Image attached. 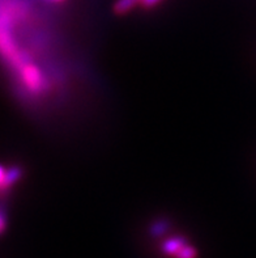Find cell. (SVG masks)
Here are the masks:
<instances>
[{
    "mask_svg": "<svg viewBox=\"0 0 256 258\" xmlns=\"http://www.w3.org/2000/svg\"><path fill=\"white\" fill-rule=\"evenodd\" d=\"M16 72L23 88L32 97L43 96L46 91L49 89V82H47L45 74L34 62L26 63Z\"/></svg>",
    "mask_w": 256,
    "mask_h": 258,
    "instance_id": "cell-1",
    "label": "cell"
},
{
    "mask_svg": "<svg viewBox=\"0 0 256 258\" xmlns=\"http://www.w3.org/2000/svg\"><path fill=\"white\" fill-rule=\"evenodd\" d=\"M21 177H23V169L20 167H11L10 169H7L6 180H4L3 185V191L10 190L11 187L15 186V185L21 180Z\"/></svg>",
    "mask_w": 256,
    "mask_h": 258,
    "instance_id": "cell-2",
    "label": "cell"
},
{
    "mask_svg": "<svg viewBox=\"0 0 256 258\" xmlns=\"http://www.w3.org/2000/svg\"><path fill=\"white\" fill-rule=\"evenodd\" d=\"M186 244H187V242H186V240L183 239V237H173V239L166 240V241L163 242L162 252L165 253V254L175 255L186 245Z\"/></svg>",
    "mask_w": 256,
    "mask_h": 258,
    "instance_id": "cell-3",
    "label": "cell"
},
{
    "mask_svg": "<svg viewBox=\"0 0 256 258\" xmlns=\"http://www.w3.org/2000/svg\"><path fill=\"white\" fill-rule=\"evenodd\" d=\"M139 0H118L115 6H114V11L118 15H123V13L130 12L135 8Z\"/></svg>",
    "mask_w": 256,
    "mask_h": 258,
    "instance_id": "cell-4",
    "label": "cell"
},
{
    "mask_svg": "<svg viewBox=\"0 0 256 258\" xmlns=\"http://www.w3.org/2000/svg\"><path fill=\"white\" fill-rule=\"evenodd\" d=\"M196 254H198V252H196V249L194 248V246H190L186 244L183 248L179 250L177 254H175V257L177 258H195L196 257Z\"/></svg>",
    "mask_w": 256,
    "mask_h": 258,
    "instance_id": "cell-5",
    "label": "cell"
},
{
    "mask_svg": "<svg viewBox=\"0 0 256 258\" xmlns=\"http://www.w3.org/2000/svg\"><path fill=\"white\" fill-rule=\"evenodd\" d=\"M167 228V223L166 222H157L152 227V235L153 236H161Z\"/></svg>",
    "mask_w": 256,
    "mask_h": 258,
    "instance_id": "cell-6",
    "label": "cell"
},
{
    "mask_svg": "<svg viewBox=\"0 0 256 258\" xmlns=\"http://www.w3.org/2000/svg\"><path fill=\"white\" fill-rule=\"evenodd\" d=\"M6 226H7L6 213H4L3 210L0 209V233L4 232V229H6Z\"/></svg>",
    "mask_w": 256,
    "mask_h": 258,
    "instance_id": "cell-7",
    "label": "cell"
},
{
    "mask_svg": "<svg viewBox=\"0 0 256 258\" xmlns=\"http://www.w3.org/2000/svg\"><path fill=\"white\" fill-rule=\"evenodd\" d=\"M162 0H141V4H143L145 8H153L156 7L157 4H159Z\"/></svg>",
    "mask_w": 256,
    "mask_h": 258,
    "instance_id": "cell-8",
    "label": "cell"
},
{
    "mask_svg": "<svg viewBox=\"0 0 256 258\" xmlns=\"http://www.w3.org/2000/svg\"><path fill=\"white\" fill-rule=\"evenodd\" d=\"M6 174H7V169L3 167V165H0V191H3V185H4V180H6Z\"/></svg>",
    "mask_w": 256,
    "mask_h": 258,
    "instance_id": "cell-9",
    "label": "cell"
},
{
    "mask_svg": "<svg viewBox=\"0 0 256 258\" xmlns=\"http://www.w3.org/2000/svg\"><path fill=\"white\" fill-rule=\"evenodd\" d=\"M50 2H63V0H50Z\"/></svg>",
    "mask_w": 256,
    "mask_h": 258,
    "instance_id": "cell-10",
    "label": "cell"
}]
</instances>
